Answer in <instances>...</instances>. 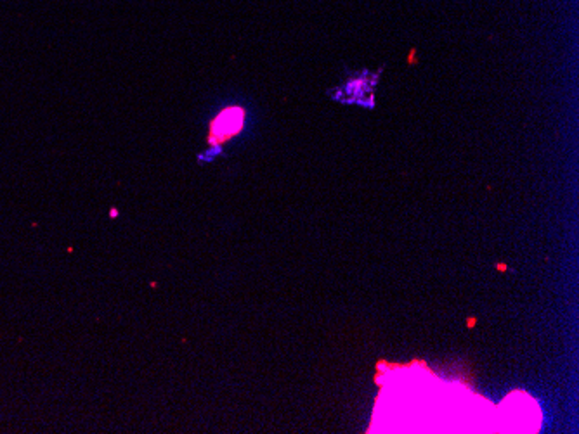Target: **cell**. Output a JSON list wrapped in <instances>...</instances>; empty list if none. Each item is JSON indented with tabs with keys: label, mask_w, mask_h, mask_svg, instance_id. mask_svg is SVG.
I'll return each mask as SVG.
<instances>
[{
	"label": "cell",
	"mask_w": 579,
	"mask_h": 434,
	"mask_svg": "<svg viewBox=\"0 0 579 434\" xmlns=\"http://www.w3.org/2000/svg\"><path fill=\"white\" fill-rule=\"evenodd\" d=\"M245 123V111L241 108H227L217 116L212 121V128H210V144L218 145L224 144L239 130L243 128Z\"/></svg>",
	"instance_id": "cell-1"
}]
</instances>
